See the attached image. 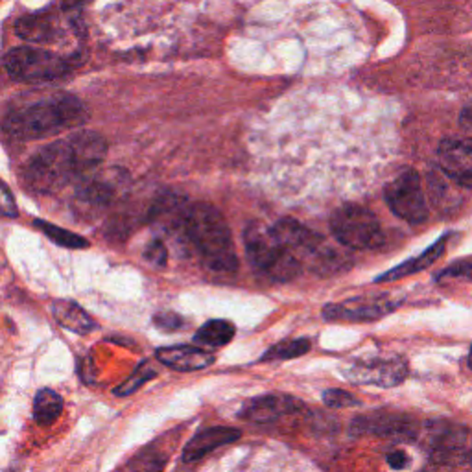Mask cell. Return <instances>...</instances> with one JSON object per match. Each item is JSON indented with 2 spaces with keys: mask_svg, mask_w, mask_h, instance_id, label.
I'll return each instance as SVG.
<instances>
[{
  "mask_svg": "<svg viewBox=\"0 0 472 472\" xmlns=\"http://www.w3.org/2000/svg\"><path fill=\"white\" fill-rule=\"evenodd\" d=\"M84 0H61V10L65 13L70 15V20H74V17H80V10H82Z\"/></svg>",
  "mask_w": 472,
  "mask_h": 472,
  "instance_id": "4dcf8cb0",
  "label": "cell"
},
{
  "mask_svg": "<svg viewBox=\"0 0 472 472\" xmlns=\"http://www.w3.org/2000/svg\"><path fill=\"white\" fill-rule=\"evenodd\" d=\"M345 377L355 384L395 388L408 377V365L401 358H375L345 367Z\"/></svg>",
  "mask_w": 472,
  "mask_h": 472,
  "instance_id": "9c48e42d",
  "label": "cell"
},
{
  "mask_svg": "<svg viewBox=\"0 0 472 472\" xmlns=\"http://www.w3.org/2000/svg\"><path fill=\"white\" fill-rule=\"evenodd\" d=\"M78 200L94 205V207H106L113 202L115 196V185L109 183L102 176H94V178H84L80 187H78Z\"/></svg>",
  "mask_w": 472,
  "mask_h": 472,
  "instance_id": "44dd1931",
  "label": "cell"
},
{
  "mask_svg": "<svg viewBox=\"0 0 472 472\" xmlns=\"http://www.w3.org/2000/svg\"><path fill=\"white\" fill-rule=\"evenodd\" d=\"M323 401H325V404L331 408H353L360 404L351 393H347L343 389H327L323 393Z\"/></svg>",
  "mask_w": 472,
  "mask_h": 472,
  "instance_id": "4316f807",
  "label": "cell"
},
{
  "mask_svg": "<svg viewBox=\"0 0 472 472\" xmlns=\"http://www.w3.org/2000/svg\"><path fill=\"white\" fill-rule=\"evenodd\" d=\"M61 22L54 12H39L24 15L15 22V34L28 43L51 44L60 41Z\"/></svg>",
  "mask_w": 472,
  "mask_h": 472,
  "instance_id": "5bb4252c",
  "label": "cell"
},
{
  "mask_svg": "<svg viewBox=\"0 0 472 472\" xmlns=\"http://www.w3.org/2000/svg\"><path fill=\"white\" fill-rule=\"evenodd\" d=\"M244 240L252 262L273 281L286 283L300 276L301 264L284 250L276 235L271 233V229L264 228L262 223H250L244 231Z\"/></svg>",
  "mask_w": 472,
  "mask_h": 472,
  "instance_id": "5b68a950",
  "label": "cell"
},
{
  "mask_svg": "<svg viewBox=\"0 0 472 472\" xmlns=\"http://www.w3.org/2000/svg\"><path fill=\"white\" fill-rule=\"evenodd\" d=\"M157 358L170 369L176 371H202L214 364V356L192 345H173L157 349Z\"/></svg>",
  "mask_w": 472,
  "mask_h": 472,
  "instance_id": "ac0fdd59",
  "label": "cell"
},
{
  "mask_svg": "<svg viewBox=\"0 0 472 472\" xmlns=\"http://www.w3.org/2000/svg\"><path fill=\"white\" fill-rule=\"evenodd\" d=\"M52 314L60 325L70 332L89 334L98 327L96 321L78 303L68 301V300L54 301Z\"/></svg>",
  "mask_w": 472,
  "mask_h": 472,
  "instance_id": "d6986e66",
  "label": "cell"
},
{
  "mask_svg": "<svg viewBox=\"0 0 472 472\" xmlns=\"http://www.w3.org/2000/svg\"><path fill=\"white\" fill-rule=\"evenodd\" d=\"M428 428V446L434 460L451 461L461 454L467 432L463 427L452 425V422H432Z\"/></svg>",
  "mask_w": 472,
  "mask_h": 472,
  "instance_id": "2e32d148",
  "label": "cell"
},
{
  "mask_svg": "<svg viewBox=\"0 0 472 472\" xmlns=\"http://www.w3.org/2000/svg\"><path fill=\"white\" fill-rule=\"evenodd\" d=\"M395 303L386 297H355V300L327 305L323 310V317L327 321H375L393 312Z\"/></svg>",
  "mask_w": 472,
  "mask_h": 472,
  "instance_id": "7c38bea8",
  "label": "cell"
},
{
  "mask_svg": "<svg viewBox=\"0 0 472 472\" xmlns=\"http://www.w3.org/2000/svg\"><path fill=\"white\" fill-rule=\"evenodd\" d=\"M154 323L159 329L172 332V331H180L183 327V317L178 316L176 312H159L154 317Z\"/></svg>",
  "mask_w": 472,
  "mask_h": 472,
  "instance_id": "f546056e",
  "label": "cell"
},
{
  "mask_svg": "<svg viewBox=\"0 0 472 472\" xmlns=\"http://www.w3.org/2000/svg\"><path fill=\"white\" fill-rule=\"evenodd\" d=\"M85 120L87 109L82 100L72 94L58 92L10 111L3 128L12 139L37 140L78 128Z\"/></svg>",
  "mask_w": 472,
  "mask_h": 472,
  "instance_id": "7a4b0ae2",
  "label": "cell"
},
{
  "mask_svg": "<svg viewBox=\"0 0 472 472\" xmlns=\"http://www.w3.org/2000/svg\"><path fill=\"white\" fill-rule=\"evenodd\" d=\"M240 437V430L229 428V427H214L207 428L204 432H197L185 446L183 451V460L187 463L197 461L205 458L209 452L220 449V446H226Z\"/></svg>",
  "mask_w": 472,
  "mask_h": 472,
  "instance_id": "e0dca14e",
  "label": "cell"
},
{
  "mask_svg": "<svg viewBox=\"0 0 472 472\" xmlns=\"http://www.w3.org/2000/svg\"><path fill=\"white\" fill-rule=\"evenodd\" d=\"M108 156V140L96 132H78L39 150L22 170L24 187L37 194H56L82 181Z\"/></svg>",
  "mask_w": 472,
  "mask_h": 472,
  "instance_id": "6da1fadb",
  "label": "cell"
},
{
  "mask_svg": "<svg viewBox=\"0 0 472 472\" xmlns=\"http://www.w3.org/2000/svg\"><path fill=\"white\" fill-rule=\"evenodd\" d=\"M437 159L446 176L461 187L472 188V139L451 137L441 140Z\"/></svg>",
  "mask_w": 472,
  "mask_h": 472,
  "instance_id": "8fae6325",
  "label": "cell"
},
{
  "mask_svg": "<svg viewBox=\"0 0 472 472\" xmlns=\"http://www.w3.org/2000/svg\"><path fill=\"white\" fill-rule=\"evenodd\" d=\"M4 68L17 82H52L74 68V61L43 48L19 46L4 58Z\"/></svg>",
  "mask_w": 472,
  "mask_h": 472,
  "instance_id": "8992f818",
  "label": "cell"
},
{
  "mask_svg": "<svg viewBox=\"0 0 472 472\" xmlns=\"http://www.w3.org/2000/svg\"><path fill=\"white\" fill-rule=\"evenodd\" d=\"M336 240L353 250H377L384 244L380 223L371 211L360 205H343L331 218Z\"/></svg>",
  "mask_w": 472,
  "mask_h": 472,
  "instance_id": "52a82bcc",
  "label": "cell"
},
{
  "mask_svg": "<svg viewBox=\"0 0 472 472\" xmlns=\"http://www.w3.org/2000/svg\"><path fill=\"white\" fill-rule=\"evenodd\" d=\"M468 367L472 369V347H470V353H468Z\"/></svg>",
  "mask_w": 472,
  "mask_h": 472,
  "instance_id": "d6a6232c",
  "label": "cell"
},
{
  "mask_svg": "<svg viewBox=\"0 0 472 472\" xmlns=\"http://www.w3.org/2000/svg\"><path fill=\"white\" fill-rule=\"evenodd\" d=\"M386 202L388 207L401 220L413 223H425L428 218V207L422 192L419 173L412 168L401 172L388 187H386Z\"/></svg>",
  "mask_w": 472,
  "mask_h": 472,
  "instance_id": "ba28073f",
  "label": "cell"
},
{
  "mask_svg": "<svg viewBox=\"0 0 472 472\" xmlns=\"http://www.w3.org/2000/svg\"><path fill=\"white\" fill-rule=\"evenodd\" d=\"M303 408L300 401L293 396H281V395H262L255 399L247 401L240 410V419L253 422V425H269L284 415L295 413Z\"/></svg>",
  "mask_w": 472,
  "mask_h": 472,
  "instance_id": "4fadbf2b",
  "label": "cell"
},
{
  "mask_svg": "<svg viewBox=\"0 0 472 472\" xmlns=\"http://www.w3.org/2000/svg\"><path fill=\"white\" fill-rule=\"evenodd\" d=\"M417 432L415 420L396 412H371L356 417L351 425L353 436H379V437H413Z\"/></svg>",
  "mask_w": 472,
  "mask_h": 472,
  "instance_id": "30bf717a",
  "label": "cell"
},
{
  "mask_svg": "<svg viewBox=\"0 0 472 472\" xmlns=\"http://www.w3.org/2000/svg\"><path fill=\"white\" fill-rule=\"evenodd\" d=\"M156 377H157V372H156L150 365H148V364H140V365L135 369L133 375H132L126 382L120 384V386L115 389V395H118V396L133 395L137 389H140L142 384H146L148 380H152V379H156Z\"/></svg>",
  "mask_w": 472,
  "mask_h": 472,
  "instance_id": "484cf974",
  "label": "cell"
},
{
  "mask_svg": "<svg viewBox=\"0 0 472 472\" xmlns=\"http://www.w3.org/2000/svg\"><path fill=\"white\" fill-rule=\"evenodd\" d=\"M34 226L48 240H52L54 244H58L61 247H67V250H85V247H89V242L84 236H80L76 233H72L68 229H63L60 226H54V223H51V221L34 220Z\"/></svg>",
  "mask_w": 472,
  "mask_h": 472,
  "instance_id": "cb8c5ba5",
  "label": "cell"
},
{
  "mask_svg": "<svg viewBox=\"0 0 472 472\" xmlns=\"http://www.w3.org/2000/svg\"><path fill=\"white\" fill-rule=\"evenodd\" d=\"M187 238L212 271L233 273L238 259L231 231L221 212L209 204H194L187 212Z\"/></svg>",
  "mask_w": 472,
  "mask_h": 472,
  "instance_id": "3957f363",
  "label": "cell"
},
{
  "mask_svg": "<svg viewBox=\"0 0 472 472\" xmlns=\"http://www.w3.org/2000/svg\"><path fill=\"white\" fill-rule=\"evenodd\" d=\"M310 351V341L308 340H284L279 341L264 353L260 358L262 362L268 360H290V358H300Z\"/></svg>",
  "mask_w": 472,
  "mask_h": 472,
  "instance_id": "d4e9b609",
  "label": "cell"
},
{
  "mask_svg": "<svg viewBox=\"0 0 472 472\" xmlns=\"http://www.w3.org/2000/svg\"><path fill=\"white\" fill-rule=\"evenodd\" d=\"M144 259L148 262H152L154 266H166V260H168V250H166V245L161 242V240H154L150 245L146 247V252H144Z\"/></svg>",
  "mask_w": 472,
  "mask_h": 472,
  "instance_id": "f1b7e54d",
  "label": "cell"
},
{
  "mask_svg": "<svg viewBox=\"0 0 472 472\" xmlns=\"http://www.w3.org/2000/svg\"><path fill=\"white\" fill-rule=\"evenodd\" d=\"M444 242H446V236H443L441 240H437L432 247H428V250L419 255V257H413L403 264H399L396 268L386 271L384 276H380L377 279V283H388V281H396V279H403V277H408V276H413V273H419L422 269L430 268L444 252Z\"/></svg>",
  "mask_w": 472,
  "mask_h": 472,
  "instance_id": "ffe728a7",
  "label": "cell"
},
{
  "mask_svg": "<svg viewBox=\"0 0 472 472\" xmlns=\"http://www.w3.org/2000/svg\"><path fill=\"white\" fill-rule=\"evenodd\" d=\"M235 325L226 319H212L207 321L205 325L196 332L194 340L197 343L211 345V347H221L228 345L235 338Z\"/></svg>",
  "mask_w": 472,
  "mask_h": 472,
  "instance_id": "603a6c76",
  "label": "cell"
},
{
  "mask_svg": "<svg viewBox=\"0 0 472 472\" xmlns=\"http://www.w3.org/2000/svg\"><path fill=\"white\" fill-rule=\"evenodd\" d=\"M271 233L297 262H307L314 271L334 273L345 268L343 257L300 221L284 218L273 226Z\"/></svg>",
  "mask_w": 472,
  "mask_h": 472,
  "instance_id": "277c9868",
  "label": "cell"
},
{
  "mask_svg": "<svg viewBox=\"0 0 472 472\" xmlns=\"http://www.w3.org/2000/svg\"><path fill=\"white\" fill-rule=\"evenodd\" d=\"M0 216H4V218L19 216L15 197L4 181H0Z\"/></svg>",
  "mask_w": 472,
  "mask_h": 472,
  "instance_id": "83f0119b",
  "label": "cell"
},
{
  "mask_svg": "<svg viewBox=\"0 0 472 472\" xmlns=\"http://www.w3.org/2000/svg\"><path fill=\"white\" fill-rule=\"evenodd\" d=\"M388 463H389L393 468L401 470V468H404V467L408 465V456H406L403 451H395V452H391V454L388 456Z\"/></svg>",
  "mask_w": 472,
  "mask_h": 472,
  "instance_id": "1f68e13d",
  "label": "cell"
},
{
  "mask_svg": "<svg viewBox=\"0 0 472 472\" xmlns=\"http://www.w3.org/2000/svg\"><path fill=\"white\" fill-rule=\"evenodd\" d=\"M187 202L183 197L176 194H166L161 200L156 202L150 220L156 223V226L161 228L166 235L172 236H181L183 240L188 242L187 238V212H188Z\"/></svg>",
  "mask_w": 472,
  "mask_h": 472,
  "instance_id": "9a60e30c",
  "label": "cell"
},
{
  "mask_svg": "<svg viewBox=\"0 0 472 472\" xmlns=\"http://www.w3.org/2000/svg\"><path fill=\"white\" fill-rule=\"evenodd\" d=\"M63 412V399L52 389H41L34 401V417L41 427H51Z\"/></svg>",
  "mask_w": 472,
  "mask_h": 472,
  "instance_id": "7402d4cb",
  "label": "cell"
}]
</instances>
